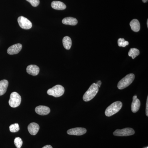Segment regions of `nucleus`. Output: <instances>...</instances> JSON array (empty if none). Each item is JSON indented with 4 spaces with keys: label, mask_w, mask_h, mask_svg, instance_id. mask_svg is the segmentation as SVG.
Here are the masks:
<instances>
[{
    "label": "nucleus",
    "mask_w": 148,
    "mask_h": 148,
    "mask_svg": "<svg viewBox=\"0 0 148 148\" xmlns=\"http://www.w3.org/2000/svg\"><path fill=\"white\" fill-rule=\"evenodd\" d=\"M27 72L29 75L32 76H36L40 72V68L38 66L35 65H31L27 66Z\"/></svg>",
    "instance_id": "obj_13"
},
{
    "label": "nucleus",
    "mask_w": 148,
    "mask_h": 148,
    "mask_svg": "<svg viewBox=\"0 0 148 148\" xmlns=\"http://www.w3.org/2000/svg\"><path fill=\"white\" fill-rule=\"evenodd\" d=\"M86 131V129L83 127H75L67 131V133L70 135L80 136L85 134Z\"/></svg>",
    "instance_id": "obj_8"
},
{
    "label": "nucleus",
    "mask_w": 148,
    "mask_h": 148,
    "mask_svg": "<svg viewBox=\"0 0 148 148\" xmlns=\"http://www.w3.org/2000/svg\"><path fill=\"white\" fill-rule=\"evenodd\" d=\"M22 45L17 43L11 46L7 49V52L10 55L17 54L21 51L22 49Z\"/></svg>",
    "instance_id": "obj_9"
},
{
    "label": "nucleus",
    "mask_w": 148,
    "mask_h": 148,
    "mask_svg": "<svg viewBox=\"0 0 148 148\" xmlns=\"http://www.w3.org/2000/svg\"><path fill=\"white\" fill-rule=\"evenodd\" d=\"M26 1L30 3L33 7H35L38 6L40 4L39 0H26Z\"/></svg>",
    "instance_id": "obj_23"
},
{
    "label": "nucleus",
    "mask_w": 148,
    "mask_h": 148,
    "mask_svg": "<svg viewBox=\"0 0 148 148\" xmlns=\"http://www.w3.org/2000/svg\"><path fill=\"white\" fill-rule=\"evenodd\" d=\"M122 106V103L120 101L114 102L106 109L105 114L107 116H111L114 115L120 110Z\"/></svg>",
    "instance_id": "obj_2"
},
{
    "label": "nucleus",
    "mask_w": 148,
    "mask_h": 148,
    "mask_svg": "<svg viewBox=\"0 0 148 148\" xmlns=\"http://www.w3.org/2000/svg\"><path fill=\"white\" fill-rule=\"evenodd\" d=\"M140 101L137 98V95L133 96V101L131 104V110L132 112L136 113L138 112L140 108Z\"/></svg>",
    "instance_id": "obj_11"
},
{
    "label": "nucleus",
    "mask_w": 148,
    "mask_h": 148,
    "mask_svg": "<svg viewBox=\"0 0 148 148\" xmlns=\"http://www.w3.org/2000/svg\"><path fill=\"white\" fill-rule=\"evenodd\" d=\"M148 1V0H142V1H143V2L144 3L147 2Z\"/></svg>",
    "instance_id": "obj_27"
},
{
    "label": "nucleus",
    "mask_w": 148,
    "mask_h": 148,
    "mask_svg": "<svg viewBox=\"0 0 148 148\" xmlns=\"http://www.w3.org/2000/svg\"><path fill=\"white\" fill-rule=\"evenodd\" d=\"M140 51L136 48H131L128 52V55L132 57V59H134L140 54Z\"/></svg>",
    "instance_id": "obj_19"
},
{
    "label": "nucleus",
    "mask_w": 148,
    "mask_h": 148,
    "mask_svg": "<svg viewBox=\"0 0 148 148\" xmlns=\"http://www.w3.org/2000/svg\"><path fill=\"white\" fill-rule=\"evenodd\" d=\"M63 44L64 47L67 50L71 49L72 46V40L69 36L64 37L63 39Z\"/></svg>",
    "instance_id": "obj_18"
},
{
    "label": "nucleus",
    "mask_w": 148,
    "mask_h": 148,
    "mask_svg": "<svg viewBox=\"0 0 148 148\" xmlns=\"http://www.w3.org/2000/svg\"><path fill=\"white\" fill-rule=\"evenodd\" d=\"M135 130L130 127L123 128L121 130L117 129L114 132L113 134L116 136H128L134 135Z\"/></svg>",
    "instance_id": "obj_6"
},
{
    "label": "nucleus",
    "mask_w": 148,
    "mask_h": 148,
    "mask_svg": "<svg viewBox=\"0 0 148 148\" xmlns=\"http://www.w3.org/2000/svg\"><path fill=\"white\" fill-rule=\"evenodd\" d=\"M146 148H148V147Z\"/></svg>",
    "instance_id": "obj_29"
},
{
    "label": "nucleus",
    "mask_w": 148,
    "mask_h": 148,
    "mask_svg": "<svg viewBox=\"0 0 148 148\" xmlns=\"http://www.w3.org/2000/svg\"><path fill=\"white\" fill-rule=\"evenodd\" d=\"M65 92L64 88L61 85H56L52 88L47 90V93L48 95H51L56 98L61 97L64 94Z\"/></svg>",
    "instance_id": "obj_4"
},
{
    "label": "nucleus",
    "mask_w": 148,
    "mask_h": 148,
    "mask_svg": "<svg viewBox=\"0 0 148 148\" xmlns=\"http://www.w3.org/2000/svg\"><path fill=\"white\" fill-rule=\"evenodd\" d=\"M130 25L131 29L133 32H138L140 31V22L138 19H132L130 23Z\"/></svg>",
    "instance_id": "obj_17"
},
{
    "label": "nucleus",
    "mask_w": 148,
    "mask_h": 148,
    "mask_svg": "<svg viewBox=\"0 0 148 148\" xmlns=\"http://www.w3.org/2000/svg\"><path fill=\"white\" fill-rule=\"evenodd\" d=\"M21 98L20 95L17 92H13L11 93L9 104L12 108H16L20 106Z\"/></svg>",
    "instance_id": "obj_5"
},
{
    "label": "nucleus",
    "mask_w": 148,
    "mask_h": 148,
    "mask_svg": "<svg viewBox=\"0 0 148 148\" xmlns=\"http://www.w3.org/2000/svg\"><path fill=\"white\" fill-rule=\"evenodd\" d=\"M99 88L95 83H93L84 93L83 97L84 101L88 102L93 99L98 93Z\"/></svg>",
    "instance_id": "obj_1"
},
{
    "label": "nucleus",
    "mask_w": 148,
    "mask_h": 148,
    "mask_svg": "<svg viewBox=\"0 0 148 148\" xmlns=\"http://www.w3.org/2000/svg\"><path fill=\"white\" fill-rule=\"evenodd\" d=\"M50 109L46 106H38L35 109L36 113L40 115H46L50 112Z\"/></svg>",
    "instance_id": "obj_10"
},
{
    "label": "nucleus",
    "mask_w": 148,
    "mask_h": 148,
    "mask_svg": "<svg viewBox=\"0 0 148 148\" xmlns=\"http://www.w3.org/2000/svg\"><path fill=\"white\" fill-rule=\"evenodd\" d=\"M101 84H102V83H101V81H98V82H97V83L96 84L98 86V88H99L101 87Z\"/></svg>",
    "instance_id": "obj_25"
},
{
    "label": "nucleus",
    "mask_w": 148,
    "mask_h": 148,
    "mask_svg": "<svg viewBox=\"0 0 148 148\" xmlns=\"http://www.w3.org/2000/svg\"><path fill=\"white\" fill-rule=\"evenodd\" d=\"M17 21L19 27L22 29L28 30L32 28V24L31 21L24 16H19L18 17Z\"/></svg>",
    "instance_id": "obj_7"
},
{
    "label": "nucleus",
    "mask_w": 148,
    "mask_h": 148,
    "mask_svg": "<svg viewBox=\"0 0 148 148\" xmlns=\"http://www.w3.org/2000/svg\"><path fill=\"white\" fill-rule=\"evenodd\" d=\"M62 23L65 25L75 26L78 23L77 20L76 18L72 17H67L64 18L62 20Z\"/></svg>",
    "instance_id": "obj_15"
},
{
    "label": "nucleus",
    "mask_w": 148,
    "mask_h": 148,
    "mask_svg": "<svg viewBox=\"0 0 148 148\" xmlns=\"http://www.w3.org/2000/svg\"><path fill=\"white\" fill-rule=\"evenodd\" d=\"M147 27H148V19L147 20Z\"/></svg>",
    "instance_id": "obj_28"
},
{
    "label": "nucleus",
    "mask_w": 148,
    "mask_h": 148,
    "mask_svg": "<svg viewBox=\"0 0 148 148\" xmlns=\"http://www.w3.org/2000/svg\"><path fill=\"white\" fill-rule=\"evenodd\" d=\"M10 130L12 132H16L19 131L20 129L19 125L18 123H16L14 124L11 125L9 127Z\"/></svg>",
    "instance_id": "obj_20"
},
{
    "label": "nucleus",
    "mask_w": 148,
    "mask_h": 148,
    "mask_svg": "<svg viewBox=\"0 0 148 148\" xmlns=\"http://www.w3.org/2000/svg\"><path fill=\"white\" fill-rule=\"evenodd\" d=\"M135 76L132 73L129 74L121 80L118 84V88L120 90L124 89L130 85L135 79Z\"/></svg>",
    "instance_id": "obj_3"
},
{
    "label": "nucleus",
    "mask_w": 148,
    "mask_h": 148,
    "mask_svg": "<svg viewBox=\"0 0 148 148\" xmlns=\"http://www.w3.org/2000/svg\"><path fill=\"white\" fill-rule=\"evenodd\" d=\"M8 86V81L3 79L0 81V96L4 95L5 93Z\"/></svg>",
    "instance_id": "obj_16"
},
{
    "label": "nucleus",
    "mask_w": 148,
    "mask_h": 148,
    "mask_svg": "<svg viewBox=\"0 0 148 148\" xmlns=\"http://www.w3.org/2000/svg\"><path fill=\"white\" fill-rule=\"evenodd\" d=\"M51 6L57 10H64L66 8V6L64 3L59 1H53L51 3Z\"/></svg>",
    "instance_id": "obj_14"
},
{
    "label": "nucleus",
    "mask_w": 148,
    "mask_h": 148,
    "mask_svg": "<svg viewBox=\"0 0 148 148\" xmlns=\"http://www.w3.org/2000/svg\"><path fill=\"white\" fill-rule=\"evenodd\" d=\"M42 148H53V147L50 145H46L43 147Z\"/></svg>",
    "instance_id": "obj_26"
},
{
    "label": "nucleus",
    "mask_w": 148,
    "mask_h": 148,
    "mask_svg": "<svg viewBox=\"0 0 148 148\" xmlns=\"http://www.w3.org/2000/svg\"><path fill=\"white\" fill-rule=\"evenodd\" d=\"M14 144L17 148H21L23 145V141L21 138L17 137L14 140Z\"/></svg>",
    "instance_id": "obj_22"
},
{
    "label": "nucleus",
    "mask_w": 148,
    "mask_h": 148,
    "mask_svg": "<svg viewBox=\"0 0 148 148\" xmlns=\"http://www.w3.org/2000/svg\"><path fill=\"white\" fill-rule=\"evenodd\" d=\"M146 114L147 116H148V97L147 98V103H146Z\"/></svg>",
    "instance_id": "obj_24"
},
{
    "label": "nucleus",
    "mask_w": 148,
    "mask_h": 148,
    "mask_svg": "<svg viewBox=\"0 0 148 148\" xmlns=\"http://www.w3.org/2000/svg\"><path fill=\"white\" fill-rule=\"evenodd\" d=\"M118 44L119 47H125L129 45V42L127 41H125L124 39L119 38L118 40Z\"/></svg>",
    "instance_id": "obj_21"
},
{
    "label": "nucleus",
    "mask_w": 148,
    "mask_h": 148,
    "mask_svg": "<svg viewBox=\"0 0 148 148\" xmlns=\"http://www.w3.org/2000/svg\"><path fill=\"white\" fill-rule=\"evenodd\" d=\"M39 129V125L36 123H30L28 126V131L30 134L32 135H36L38 132Z\"/></svg>",
    "instance_id": "obj_12"
}]
</instances>
